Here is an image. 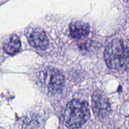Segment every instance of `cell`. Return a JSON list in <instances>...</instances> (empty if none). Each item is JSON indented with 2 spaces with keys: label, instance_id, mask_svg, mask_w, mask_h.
<instances>
[{
  "label": "cell",
  "instance_id": "6",
  "mask_svg": "<svg viewBox=\"0 0 129 129\" xmlns=\"http://www.w3.org/2000/svg\"><path fill=\"white\" fill-rule=\"evenodd\" d=\"M70 35L73 39H82L86 37L89 33V26L86 23L77 21L71 23L69 26Z\"/></svg>",
  "mask_w": 129,
  "mask_h": 129
},
{
  "label": "cell",
  "instance_id": "7",
  "mask_svg": "<svg viewBox=\"0 0 129 129\" xmlns=\"http://www.w3.org/2000/svg\"><path fill=\"white\" fill-rule=\"evenodd\" d=\"M21 47V42L16 35H13L6 39L3 44L5 52L10 55L17 53Z\"/></svg>",
  "mask_w": 129,
  "mask_h": 129
},
{
  "label": "cell",
  "instance_id": "2",
  "mask_svg": "<svg viewBox=\"0 0 129 129\" xmlns=\"http://www.w3.org/2000/svg\"><path fill=\"white\" fill-rule=\"evenodd\" d=\"M128 45L123 40L115 39L106 47L105 59L111 69L125 70L128 68Z\"/></svg>",
  "mask_w": 129,
  "mask_h": 129
},
{
  "label": "cell",
  "instance_id": "5",
  "mask_svg": "<svg viewBox=\"0 0 129 129\" xmlns=\"http://www.w3.org/2000/svg\"><path fill=\"white\" fill-rule=\"evenodd\" d=\"M26 37L28 42L34 47L42 50H44L47 47L49 39L42 29H30L28 31Z\"/></svg>",
  "mask_w": 129,
  "mask_h": 129
},
{
  "label": "cell",
  "instance_id": "4",
  "mask_svg": "<svg viewBox=\"0 0 129 129\" xmlns=\"http://www.w3.org/2000/svg\"><path fill=\"white\" fill-rule=\"evenodd\" d=\"M92 107L96 117L103 118L110 113L111 106L107 97L102 92L97 91L92 98Z\"/></svg>",
  "mask_w": 129,
  "mask_h": 129
},
{
  "label": "cell",
  "instance_id": "1",
  "mask_svg": "<svg viewBox=\"0 0 129 129\" xmlns=\"http://www.w3.org/2000/svg\"><path fill=\"white\" fill-rule=\"evenodd\" d=\"M90 117L89 106L86 101L73 100L68 103L62 115L63 123L71 129L81 127Z\"/></svg>",
  "mask_w": 129,
  "mask_h": 129
},
{
  "label": "cell",
  "instance_id": "3",
  "mask_svg": "<svg viewBox=\"0 0 129 129\" xmlns=\"http://www.w3.org/2000/svg\"><path fill=\"white\" fill-rule=\"evenodd\" d=\"M39 82L48 93L55 94L59 93L64 84V77L57 69L47 68L39 74Z\"/></svg>",
  "mask_w": 129,
  "mask_h": 129
}]
</instances>
